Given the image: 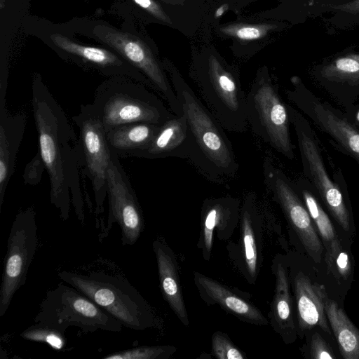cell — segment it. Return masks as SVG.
Masks as SVG:
<instances>
[{
	"label": "cell",
	"instance_id": "obj_10",
	"mask_svg": "<svg viewBox=\"0 0 359 359\" xmlns=\"http://www.w3.org/2000/svg\"><path fill=\"white\" fill-rule=\"evenodd\" d=\"M291 83L292 88L285 90L289 101L359 165V129L348 119L344 111L318 97L299 77H292Z\"/></svg>",
	"mask_w": 359,
	"mask_h": 359
},
{
	"label": "cell",
	"instance_id": "obj_35",
	"mask_svg": "<svg viewBox=\"0 0 359 359\" xmlns=\"http://www.w3.org/2000/svg\"><path fill=\"white\" fill-rule=\"evenodd\" d=\"M136 4L146 10L156 18L167 23L171 21L159 4L154 0H133Z\"/></svg>",
	"mask_w": 359,
	"mask_h": 359
},
{
	"label": "cell",
	"instance_id": "obj_31",
	"mask_svg": "<svg viewBox=\"0 0 359 359\" xmlns=\"http://www.w3.org/2000/svg\"><path fill=\"white\" fill-rule=\"evenodd\" d=\"M211 347L212 355L219 359H243L246 358L229 337L219 331L212 334Z\"/></svg>",
	"mask_w": 359,
	"mask_h": 359
},
{
	"label": "cell",
	"instance_id": "obj_23",
	"mask_svg": "<svg viewBox=\"0 0 359 359\" xmlns=\"http://www.w3.org/2000/svg\"><path fill=\"white\" fill-rule=\"evenodd\" d=\"M274 273L275 291L271 302L270 319L276 332L285 339L294 330L290 283L287 269L281 262L276 264Z\"/></svg>",
	"mask_w": 359,
	"mask_h": 359
},
{
	"label": "cell",
	"instance_id": "obj_1",
	"mask_svg": "<svg viewBox=\"0 0 359 359\" xmlns=\"http://www.w3.org/2000/svg\"><path fill=\"white\" fill-rule=\"evenodd\" d=\"M32 105L39 150L50 180V203L63 221L69 217L72 203L78 220L85 225L79 140L62 108L39 76L32 82Z\"/></svg>",
	"mask_w": 359,
	"mask_h": 359
},
{
	"label": "cell",
	"instance_id": "obj_17",
	"mask_svg": "<svg viewBox=\"0 0 359 359\" xmlns=\"http://www.w3.org/2000/svg\"><path fill=\"white\" fill-rule=\"evenodd\" d=\"M27 121L25 113L11 114L6 101L0 102V210L8 182L15 171L17 154Z\"/></svg>",
	"mask_w": 359,
	"mask_h": 359
},
{
	"label": "cell",
	"instance_id": "obj_12",
	"mask_svg": "<svg viewBox=\"0 0 359 359\" xmlns=\"http://www.w3.org/2000/svg\"><path fill=\"white\" fill-rule=\"evenodd\" d=\"M119 156L112 151L107 173L109 212L102 226L99 241L107 237L114 223L121 229L123 246H132L144 229L143 212L134 189L123 168Z\"/></svg>",
	"mask_w": 359,
	"mask_h": 359
},
{
	"label": "cell",
	"instance_id": "obj_14",
	"mask_svg": "<svg viewBox=\"0 0 359 359\" xmlns=\"http://www.w3.org/2000/svg\"><path fill=\"white\" fill-rule=\"evenodd\" d=\"M96 33L100 40L116 50L147 79L151 87L166 100L173 114H182L180 102L163 69L141 40L103 26L97 27Z\"/></svg>",
	"mask_w": 359,
	"mask_h": 359
},
{
	"label": "cell",
	"instance_id": "obj_18",
	"mask_svg": "<svg viewBox=\"0 0 359 359\" xmlns=\"http://www.w3.org/2000/svg\"><path fill=\"white\" fill-rule=\"evenodd\" d=\"M194 283L201 297L208 304H217L239 320L256 325H267L269 320L252 303L218 281L194 272Z\"/></svg>",
	"mask_w": 359,
	"mask_h": 359
},
{
	"label": "cell",
	"instance_id": "obj_11",
	"mask_svg": "<svg viewBox=\"0 0 359 359\" xmlns=\"http://www.w3.org/2000/svg\"><path fill=\"white\" fill-rule=\"evenodd\" d=\"M79 130L83 173L90 180L96 215L104 210L107 196V173L112 155L106 130L92 104H81L79 113L72 117Z\"/></svg>",
	"mask_w": 359,
	"mask_h": 359
},
{
	"label": "cell",
	"instance_id": "obj_30",
	"mask_svg": "<svg viewBox=\"0 0 359 359\" xmlns=\"http://www.w3.org/2000/svg\"><path fill=\"white\" fill-rule=\"evenodd\" d=\"M276 27L271 24H231L221 28V32L228 36L250 41L264 37L269 32Z\"/></svg>",
	"mask_w": 359,
	"mask_h": 359
},
{
	"label": "cell",
	"instance_id": "obj_15",
	"mask_svg": "<svg viewBox=\"0 0 359 359\" xmlns=\"http://www.w3.org/2000/svg\"><path fill=\"white\" fill-rule=\"evenodd\" d=\"M311 75L344 111L359 95V53L345 50L327 57L313 68Z\"/></svg>",
	"mask_w": 359,
	"mask_h": 359
},
{
	"label": "cell",
	"instance_id": "obj_29",
	"mask_svg": "<svg viewBox=\"0 0 359 359\" xmlns=\"http://www.w3.org/2000/svg\"><path fill=\"white\" fill-rule=\"evenodd\" d=\"M170 346H141L114 352L103 356V359H168L175 352Z\"/></svg>",
	"mask_w": 359,
	"mask_h": 359
},
{
	"label": "cell",
	"instance_id": "obj_16",
	"mask_svg": "<svg viewBox=\"0 0 359 359\" xmlns=\"http://www.w3.org/2000/svg\"><path fill=\"white\" fill-rule=\"evenodd\" d=\"M239 199L231 196L207 198L201 210V232L198 248L204 259L211 255L215 232L222 239L228 238L240 219Z\"/></svg>",
	"mask_w": 359,
	"mask_h": 359
},
{
	"label": "cell",
	"instance_id": "obj_36",
	"mask_svg": "<svg viewBox=\"0 0 359 359\" xmlns=\"http://www.w3.org/2000/svg\"><path fill=\"white\" fill-rule=\"evenodd\" d=\"M350 0H304L303 6L307 15L314 9L328 5L339 4Z\"/></svg>",
	"mask_w": 359,
	"mask_h": 359
},
{
	"label": "cell",
	"instance_id": "obj_4",
	"mask_svg": "<svg viewBox=\"0 0 359 359\" xmlns=\"http://www.w3.org/2000/svg\"><path fill=\"white\" fill-rule=\"evenodd\" d=\"M290 121L297 137L303 175L338 224L350 229V212L346 201L347 184L340 169L328 172L318 137L311 122L297 109L287 104Z\"/></svg>",
	"mask_w": 359,
	"mask_h": 359
},
{
	"label": "cell",
	"instance_id": "obj_33",
	"mask_svg": "<svg viewBox=\"0 0 359 359\" xmlns=\"http://www.w3.org/2000/svg\"><path fill=\"white\" fill-rule=\"evenodd\" d=\"M46 170L44 161L38 149L33 158L26 165L22 179L25 184L36 185L41 180L44 170Z\"/></svg>",
	"mask_w": 359,
	"mask_h": 359
},
{
	"label": "cell",
	"instance_id": "obj_26",
	"mask_svg": "<svg viewBox=\"0 0 359 359\" xmlns=\"http://www.w3.org/2000/svg\"><path fill=\"white\" fill-rule=\"evenodd\" d=\"M294 183L320 235L326 250H328L333 245L339 242L329 217L323 210L311 184L304 175L297 177Z\"/></svg>",
	"mask_w": 359,
	"mask_h": 359
},
{
	"label": "cell",
	"instance_id": "obj_38",
	"mask_svg": "<svg viewBox=\"0 0 359 359\" xmlns=\"http://www.w3.org/2000/svg\"><path fill=\"white\" fill-rule=\"evenodd\" d=\"M226 5H223L220 7H219L216 12H215V18H219L220 16H222L223 15V13H224L225 10H226Z\"/></svg>",
	"mask_w": 359,
	"mask_h": 359
},
{
	"label": "cell",
	"instance_id": "obj_13",
	"mask_svg": "<svg viewBox=\"0 0 359 359\" xmlns=\"http://www.w3.org/2000/svg\"><path fill=\"white\" fill-rule=\"evenodd\" d=\"M262 167L266 189L281 208L307 252L316 262H319L323 252L322 243L294 181L287 177L269 154L265 155Z\"/></svg>",
	"mask_w": 359,
	"mask_h": 359
},
{
	"label": "cell",
	"instance_id": "obj_2",
	"mask_svg": "<svg viewBox=\"0 0 359 359\" xmlns=\"http://www.w3.org/2000/svg\"><path fill=\"white\" fill-rule=\"evenodd\" d=\"M170 75L189 128V159L208 180L226 184L236 176L239 165L225 129L175 70Z\"/></svg>",
	"mask_w": 359,
	"mask_h": 359
},
{
	"label": "cell",
	"instance_id": "obj_27",
	"mask_svg": "<svg viewBox=\"0 0 359 359\" xmlns=\"http://www.w3.org/2000/svg\"><path fill=\"white\" fill-rule=\"evenodd\" d=\"M324 13L332 14L327 22L333 27L339 29H349L359 25V0L318 7L309 16L317 17Z\"/></svg>",
	"mask_w": 359,
	"mask_h": 359
},
{
	"label": "cell",
	"instance_id": "obj_37",
	"mask_svg": "<svg viewBox=\"0 0 359 359\" xmlns=\"http://www.w3.org/2000/svg\"><path fill=\"white\" fill-rule=\"evenodd\" d=\"M348 119L359 129V102L344 111Z\"/></svg>",
	"mask_w": 359,
	"mask_h": 359
},
{
	"label": "cell",
	"instance_id": "obj_34",
	"mask_svg": "<svg viewBox=\"0 0 359 359\" xmlns=\"http://www.w3.org/2000/svg\"><path fill=\"white\" fill-rule=\"evenodd\" d=\"M311 355L312 358L316 359H333L334 358L326 341L318 333L314 334L311 339Z\"/></svg>",
	"mask_w": 359,
	"mask_h": 359
},
{
	"label": "cell",
	"instance_id": "obj_25",
	"mask_svg": "<svg viewBox=\"0 0 359 359\" xmlns=\"http://www.w3.org/2000/svg\"><path fill=\"white\" fill-rule=\"evenodd\" d=\"M325 311L342 356L359 359V330L336 302L325 298Z\"/></svg>",
	"mask_w": 359,
	"mask_h": 359
},
{
	"label": "cell",
	"instance_id": "obj_9",
	"mask_svg": "<svg viewBox=\"0 0 359 359\" xmlns=\"http://www.w3.org/2000/svg\"><path fill=\"white\" fill-rule=\"evenodd\" d=\"M38 244L34 209L30 207L19 211L7 241L0 287V317L6 313L15 294L25 284Z\"/></svg>",
	"mask_w": 359,
	"mask_h": 359
},
{
	"label": "cell",
	"instance_id": "obj_32",
	"mask_svg": "<svg viewBox=\"0 0 359 359\" xmlns=\"http://www.w3.org/2000/svg\"><path fill=\"white\" fill-rule=\"evenodd\" d=\"M326 262L331 273L337 278L346 280L351 271L348 255L341 244L326 252Z\"/></svg>",
	"mask_w": 359,
	"mask_h": 359
},
{
	"label": "cell",
	"instance_id": "obj_28",
	"mask_svg": "<svg viewBox=\"0 0 359 359\" xmlns=\"http://www.w3.org/2000/svg\"><path fill=\"white\" fill-rule=\"evenodd\" d=\"M27 341L45 343L55 350H62L67 344L65 332L41 323H35L20 333Z\"/></svg>",
	"mask_w": 359,
	"mask_h": 359
},
{
	"label": "cell",
	"instance_id": "obj_7",
	"mask_svg": "<svg viewBox=\"0 0 359 359\" xmlns=\"http://www.w3.org/2000/svg\"><path fill=\"white\" fill-rule=\"evenodd\" d=\"M194 80L205 105L225 130L245 133L248 126L246 94L236 72L210 55Z\"/></svg>",
	"mask_w": 359,
	"mask_h": 359
},
{
	"label": "cell",
	"instance_id": "obj_21",
	"mask_svg": "<svg viewBox=\"0 0 359 359\" xmlns=\"http://www.w3.org/2000/svg\"><path fill=\"white\" fill-rule=\"evenodd\" d=\"M294 290L299 327L311 329L318 326L330 333L325 311V294L320 288L299 272L294 278Z\"/></svg>",
	"mask_w": 359,
	"mask_h": 359
},
{
	"label": "cell",
	"instance_id": "obj_20",
	"mask_svg": "<svg viewBox=\"0 0 359 359\" xmlns=\"http://www.w3.org/2000/svg\"><path fill=\"white\" fill-rule=\"evenodd\" d=\"M190 135L184 115L173 114L161 124L151 142L138 156L147 159L177 157L189 159Z\"/></svg>",
	"mask_w": 359,
	"mask_h": 359
},
{
	"label": "cell",
	"instance_id": "obj_3",
	"mask_svg": "<svg viewBox=\"0 0 359 359\" xmlns=\"http://www.w3.org/2000/svg\"><path fill=\"white\" fill-rule=\"evenodd\" d=\"M57 276L93 301L123 327L140 331L157 325L151 306L121 275L104 271L82 274L61 271Z\"/></svg>",
	"mask_w": 359,
	"mask_h": 359
},
{
	"label": "cell",
	"instance_id": "obj_22",
	"mask_svg": "<svg viewBox=\"0 0 359 359\" xmlns=\"http://www.w3.org/2000/svg\"><path fill=\"white\" fill-rule=\"evenodd\" d=\"M161 125L137 122L114 127L106 132L112 151L119 157H137L147 149Z\"/></svg>",
	"mask_w": 359,
	"mask_h": 359
},
{
	"label": "cell",
	"instance_id": "obj_6",
	"mask_svg": "<svg viewBox=\"0 0 359 359\" xmlns=\"http://www.w3.org/2000/svg\"><path fill=\"white\" fill-rule=\"evenodd\" d=\"M245 110L253 133L277 152L293 160L294 146L287 104L266 69L257 75L246 94Z\"/></svg>",
	"mask_w": 359,
	"mask_h": 359
},
{
	"label": "cell",
	"instance_id": "obj_8",
	"mask_svg": "<svg viewBox=\"0 0 359 359\" xmlns=\"http://www.w3.org/2000/svg\"><path fill=\"white\" fill-rule=\"evenodd\" d=\"M34 321L65 333L71 326L78 327L85 333L98 330L119 332L123 327L79 290L62 283L47 291Z\"/></svg>",
	"mask_w": 359,
	"mask_h": 359
},
{
	"label": "cell",
	"instance_id": "obj_24",
	"mask_svg": "<svg viewBox=\"0 0 359 359\" xmlns=\"http://www.w3.org/2000/svg\"><path fill=\"white\" fill-rule=\"evenodd\" d=\"M258 213L256 195L248 192L241 208L240 224L244 262L251 282L256 280L258 273V248L255 229Z\"/></svg>",
	"mask_w": 359,
	"mask_h": 359
},
{
	"label": "cell",
	"instance_id": "obj_5",
	"mask_svg": "<svg viewBox=\"0 0 359 359\" xmlns=\"http://www.w3.org/2000/svg\"><path fill=\"white\" fill-rule=\"evenodd\" d=\"M92 105L106 132L131 123L161 125L174 114L143 83L120 78L102 83Z\"/></svg>",
	"mask_w": 359,
	"mask_h": 359
},
{
	"label": "cell",
	"instance_id": "obj_19",
	"mask_svg": "<svg viewBox=\"0 0 359 359\" xmlns=\"http://www.w3.org/2000/svg\"><path fill=\"white\" fill-rule=\"evenodd\" d=\"M152 247L156 256L160 288L163 299L181 323L189 326V320L174 252L162 237H156L152 243Z\"/></svg>",
	"mask_w": 359,
	"mask_h": 359
}]
</instances>
